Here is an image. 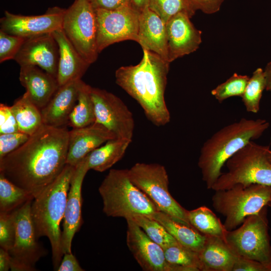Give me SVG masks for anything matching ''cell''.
<instances>
[{"mask_svg": "<svg viewBox=\"0 0 271 271\" xmlns=\"http://www.w3.org/2000/svg\"><path fill=\"white\" fill-rule=\"evenodd\" d=\"M69 130L43 124L18 149L0 159V174L34 198L66 165Z\"/></svg>", "mask_w": 271, "mask_h": 271, "instance_id": "obj_1", "label": "cell"}, {"mask_svg": "<svg viewBox=\"0 0 271 271\" xmlns=\"http://www.w3.org/2000/svg\"><path fill=\"white\" fill-rule=\"evenodd\" d=\"M170 63L157 54L143 50L139 64L120 67L115 73L116 84L138 102L148 119L157 126L171 119L165 99Z\"/></svg>", "mask_w": 271, "mask_h": 271, "instance_id": "obj_2", "label": "cell"}, {"mask_svg": "<svg viewBox=\"0 0 271 271\" xmlns=\"http://www.w3.org/2000/svg\"><path fill=\"white\" fill-rule=\"evenodd\" d=\"M269 126L265 119L242 118L221 128L203 144L198 165L207 189H211L227 161L249 142L259 138Z\"/></svg>", "mask_w": 271, "mask_h": 271, "instance_id": "obj_3", "label": "cell"}, {"mask_svg": "<svg viewBox=\"0 0 271 271\" xmlns=\"http://www.w3.org/2000/svg\"><path fill=\"white\" fill-rule=\"evenodd\" d=\"M75 167L66 164L61 174L34 198L31 204V215L37 236L38 238L42 236L48 238L51 246L53 264L56 270L64 254L60 224L63 219Z\"/></svg>", "mask_w": 271, "mask_h": 271, "instance_id": "obj_4", "label": "cell"}, {"mask_svg": "<svg viewBox=\"0 0 271 271\" xmlns=\"http://www.w3.org/2000/svg\"><path fill=\"white\" fill-rule=\"evenodd\" d=\"M103 212L126 220L139 215L152 216L155 204L130 180L128 169H111L98 188Z\"/></svg>", "mask_w": 271, "mask_h": 271, "instance_id": "obj_5", "label": "cell"}, {"mask_svg": "<svg viewBox=\"0 0 271 271\" xmlns=\"http://www.w3.org/2000/svg\"><path fill=\"white\" fill-rule=\"evenodd\" d=\"M269 146L249 142L226 162L227 172L221 174L211 189H228L237 184L247 186L260 184L271 186V163Z\"/></svg>", "mask_w": 271, "mask_h": 271, "instance_id": "obj_6", "label": "cell"}, {"mask_svg": "<svg viewBox=\"0 0 271 271\" xmlns=\"http://www.w3.org/2000/svg\"><path fill=\"white\" fill-rule=\"evenodd\" d=\"M215 191L212 197V206L225 217L224 225L230 231L241 225L247 217L258 213L267 206L271 186L237 184L228 189Z\"/></svg>", "mask_w": 271, "mask_h": 271, "instance_id": "obj_7", "label": "cell"}, {"mask_svg": "<svg viewBox=\"0 0 271 271\" xmlns=\"http://www.w3.org/2000/svg\"><path fill=\"white\" fill-rule=\"evenodd\" d=\"M266 206L247 217L240 226L227 231L225 241L238 256L260 262L271 268V245Z\"/></svg>", "mask_w": 271, "mask_h": 271, "instance_id": "obj_8", "label": "cell"}, {"mask_svg": "<svg viewBox=\"0 0 271 271\" xmlns=\"http://www.w3.org/2000/svg\"><path fill=\"white\" fill-rule=\"evenodd\" d=\"M131 181L155 204L158 210L189 224L187 210L171 195L165 167L157 163H137L128 169Z\"/></svg>", "mask_w": 271, "mask_h": 271, "instance_id": "obj_9", "label": "cell"}, {"mask_svg": "<svg viewBox=\"0 0 271 271\" xmlns=\"http://www.w3.org/2000/svg\"><path fill=\"white\" fill-rule=\"evenodd\" d=\"M62 30L66 37L90 65L96 60L97 24L95 10L89 0H75L65 10Z\"/></svg>", "mask_w": 271, "mask_h": 271, "instance_id": "obj_10", "label": "cell"}, {"mask_svg": "<svg viewBox=\"0 0 271 271\" xmlns=\"http://www.w3.org/2000/svg\"><path fill=\"white\" fill-rule=\"evenodd\" d=\"M30 200L16 209V234L14 245L9 251L12 271L35 270V264L47 253L38 241L31 215Z\"/></svg>", "mask_w": 271, "mask_h": 271, "instance_id": "obj_11", "label": "cell"}, {"mask_svg": "<svg viewBox=\"0 0 271 271\" xmlns=\"http://www.w3.org/2000/svg\"><path fill=\"white\" fill-rule=\"evenodd\" d=\"M94 10L97 19L99 53L115 43L125 40L137 42L140 13L131 5L113 10Z\"/></svg>", "mask_w": 271, "mask_h": 271, "instance_id": "obj_12", "label": "cell"}, {"mask_svg": "<svg viewBox=\"0 0 271 271\" xmlns=\"http://www.w3.org/2000/svg\"><path fill=\"white\" fill-rule=\"evenodd\" d=\"M95 122L100 123L117 138L132 141L134 128L133 115L117 96L100 88H91Z\"/></svg>", "mask_w": 271, "mask_h": 271, "instance_id": "obj_13", "label": "cell"}, {"mask_svg": "<svg viewBox=\"0 0 271 271\" xmlns=\"http://www.w3.org/2000/svg\"><path fill=\"white\" fill-rule=\"evenodd\" d=\"M65 10L54 7L38 16L16 15L5 11L0 20L1 30L25 38L52 33L62 28Z\"/></svg>", "mask_w": 271, "mask_h": 271, "instance_id": "obj_14", "label": "cell"}, {"mask_svg": "<svg viewBox=\"0 0 271 271\" xmlns=\"http://www.w3.org/2000/svg\"><path fill=\"white\" fill-rule=\"evenodd\" d=\"M87 156L75 167L68 191L61 234V245L63 254L72 252V239L75 233L79 230L83 222L81 190L85 176L89 170Z\"/></svg>", "mask_w": 271, "mask_h": 271, "instance_id": "obj_15", "label": "cell"}, {"mask_svg": "<svg viewBox=\"0 0 271 271\" xmlns=\"http://www.w3.org/2000/svg\"><path fill=\"white\" fill-rule=\"evenodd\" d=\"M126 244L143 270L172 271L163 248L151 240L132 220L126 219Z\"/></svg>", "mask_w": 271, "mask_h": 271, "instance_id": "obj_16", "label": "cell"}, {"mask_svg": "<svg viewBox=\"0 0 271 271\" xmlns=\"http://www.w3.org/2000/svg\"><path fill=\"white\" fill-rule=\"evenodd\" d=\"M14 60L20 66H37L57 78L59 47L52 33L28 38Z\"/></svg>", "mask_w": 271, "mask_h": 271, "instance_id": "obj_17", "label": "cell"}, {"mask_svg": "<svg viewBox=\"0 0 271 271\" xmlns=\"http://www.w3.org/2000/svg\"><path fill=\"white\" fill-rule=\"evenodd\" d=\"M190 18L186 13H180L166 23L169 63L196 51L202 42V32L195 27Z\"/></svg>", "mask_w": 271, "mask_h": 271, "instance_id": "obj_18", "label": "cell"}, {"mask_svg": "<svg viewBox=\"0 0 271 271\" xmlns=\"http://www.w3.org/2000/svg\"><path fill=\"white\" fill-rule=\"evenodd\" d=\"M115 138L112 132L96 122L85 127L72 128L69 131L66 164L76 167L94 150Z\"/></svg>", "mask_w": 271, "mask_h": 271, "instance_id": "obj_19", "label": "cell"}, {"mask_svg": "<svg viewBox=\"0 0 271 271\" xmlns=\"http://www.w3.org/2000/svg\"><path fill=\"white\" fill-rule=\"evenodd\" d=\"M84 83L79 79L59 86L48 103L41 110L43 124L54 127L68 124L69 116Z\"/></svg>", "mask_w": 271, "mask_h": 271, "instance_id": "obj_20", "label": "cell"}, {"mask_svg": "<svg viewBox=\"0 0 271 271\" xmlns=\"http://www.w3.org/2000/svg\"><path fill=\"white\" fill-rule=\"evenodd\" d=\"M19 80L26 89L25 94L40 110L59 87L57 78L35 65L21 66Z\"/></svg>", "mask_w": 271, "mask_h": 271, "instance_id": "obj_21", "label": "cell"}, {"mask_svg": "<svg viewBox=\"0 0 271 271\" xmlns=\"http://www.w3.org/2000/svg\"><path fill=\"white\" fill-rule=\"evenodd\" d=\"M137 42L168 61L166 23L148 7L140 14Z\"/></svg>", "mask_w": 271, "mask_h": 271, "instance_id": "obj_22", "label": "cell"}, {"mask_svg": "<svg viewBox=\"0 0 271 271\" xmlns=\"http://www.w3.org/2000/svg\"><path fill=\"white\" fill-rule=\"evenodd\" d=\"M59 47L57 81L59 86L81 79L90 65L76 50L62 29L52 33Z\"/></svg>", "mask_w": 271, "mask_h": 271, "instance_id": "obj_23", "label": "cell"}, {"mask_svg": "<svg viewBox=\"0 0 271 271\" xmlns=\"http://www.w3.org/2000/svg\"><path fill=\"white\" fill-rule=\"evenodd\" d=\"M199 256L202 271H232L237 256L225 240L213 236H207Z\"/></svg>", "mask_w": 271, "mask_h": 271, "instance_id": "obj_24", "label": "cell"}, {"mask_svg": "<svg viewBox=\"0 0 271 271\" xmlns=\"http://www.w3.org/2000/svg\"><path fill=\"white\" fill-rule=\"evenodd\" d=\"M151 217L160 222L180 244L198 252L202 249L207 236L191 225L160 211Z\"/></svg>", "mask_w": 271, "mask_h": 271, "instance_id": "obj_25", "label": "cell"}, {"mask_svg": "<svg viewBox=\"0 0 271 271\" xmlns=\"http://www.w3.org/2000/svg\"><path fill=\"white\" fill-rule=\"evenodd\" d=\"M131 140L115 138L88 155L89 169L102 172L112 167L124 156Z\"/></svg>", "mask_w": 271, "mask_h": 271, "instance_id": "obj_26", "label": "cell"}, {"mask_svg": "<svg viewBox=\"0 0 271 271\" xmlns=\"http://www.w3.org/2000/svg\"><path fill=\"white\" fill-rule=\"evenodd\" d=\"M10 107L19 131L31 136L43 124L41 110L25 93Z\"/></svg>", "mask_w": 271, "mask_h": 271, "instance_id": "obj_27", "label": "cell"}, {"mask_svg": "<svg viewBox=\"0 0 271 271\" xmlns=\"http://www.w3.org/2000/svg\"><path fill=\"white\" fill-rule=\"evenodd\" d=\"M187 219L189 224L202 234L225 240L228 230L220 219L206 206L187 210Z\"/></svg>", "mask_w": 271, "mask_h": 271, "instance_id": "obj_28", "label": "cell"}, {"mask_svg": "<svg viewBox=\"0 0 271 271\" xmlns=\"http://www.w3.org/2000/svg\"><path fill=\"white\" fill-rule=\"evenodd\" d=\"M165 258L172 271H202L199 252L178 242L163 248Z\"/></svg>", "mask_w": 271, "mask_h": 271, "instance_id": "obj_29", "label": "cell"}, {"mask_svg": "<svg viewBox=\"0 0 271 271\" xmlns=\"http://www.w3.org/2000/svg\"><path fill=\"white\" fill-rule=\"evenodd\" d=\"M91 88V86L84 83L80 90L77 101L69 118L68 125L72 128L85 127L95 122Z\"/></svg>", "mask_w": 271, "mask_h": 271, "instance_id": "obj_30", "label": "cell"}, {"mask_svg": "<svg viewBox=\"0 0 271 271\" xmlns=\"http://www.w3.org/2000/svg\"><path fill=\"white\" fill-rule=\"evenodd\" d=\"M34 197L0 174V212L14 211Z\"/></svg>", "mask_w": 271, "mask_h": 271, "instance_id": "obj_31", "label": "cell"}, {"mask_svg": "<svg viewBox=\"0 0 271 271\" xmlns=\"http://www.w3.org/2000/svg\"><path fill=\"white\" fill-rule=\"evenodd\" d=\"M266 88V79L264 70L257 68L252 73L241 96L242 101L247 112L256 113L259 109V104L263 91Z\"/></svg>", "mask_w": 271, "mask_h": 271, "instance_id": "obj_32", "label": "cell"}, {"mask_svg": "<svg viewBox=\"0 0 271 271\" xmlns=\"http://www.w3.org/2000/svg\"><path fill=\"white\" fill-rule=\"evenodd\" d=\"M129 219L137 224L151 240L163 248L177 242L165 228L151 216L139 215Z\"/></svg>", "mask_w": 271, "mask_h": 271, "instance_id": "obj_33", "label": "cell"}, {"mask_svg": "<svg viewBox=\"0 0 271 271\" xmlns=\"http://www.w3.org/2000/svg\"><path fill=\"white\" fill-rule=\"evenodd\" d=\"M148 7L165 23L180 13H186L191 18L195 13L188 0H150Z\"/></svg>", "mask_w": 271, "mask_h": 271, "instance_id": "obj_34", "label": "cell"}, {"mask_svg": "<svg viewBox=\"0 0 271 271\" xmlns=\"http://www.w3.org/2000/svg\"><path fill=\"white\" fill-rule=\"evenodd\" d=\"M249 79V77L247 75H239L235 73L226 81L212 90L211 94L219 103L231 97H241Z\"/></svg>", "mask_w": 271, "mask_h": 271, "instance_id": "obj_35", "label": "cell"}, {"mask_svg": "<svg viewBox=\"0 0 271 271\" xmlns=\"http://www.w3.org/2000/svg\"><path fill=\"white\" fill-rule=\"evenodd\" d=\"M16 210L0 212V246L9 251L13 247L16 234Z\"/></svg>", "mask_w": 271, "mask_h": 271, "instance_id": "obj_36", "label": "cell"}, {"mask_svg": "<svg viewBox=\"0 0 271 271\" xmlns=\"http://www.w3.org/2000/svg\"><path fill=\"white\" fill-rule=\"evenodd\" d=\"M26 39L0 30V62L14 59Z\"/></svg>", "mask_w": 271, "mask_h": 271, "instance_id": "obj_37", "label": "cell"}, {"mask_svg": "<svg viewBox=\"0 0 271 271\" xmlns=\"http://www.w3.org/2000/svg\"><path fill=\"white\" fill-rule=\"evenodd\" d=\"M30 136L20 131L0 134V159L23 145Z\"/></svg>", "mask_w": 271, "mask_h": 271, "instance_id": "obj_38", "label": "cell"}, {"mask_svg": "<svg viewBox=\"0 0 271 271\" xmlns=\"http://www.w3.org/2000/svg\"><path fill=\"white\" fill-rule=\"evenodd\" d=\"M19 131L17 122L11 107L0 104V134Z\"/></svg>", "mask_w": 271, "mask_h": 271, "instance_id": "obj_39", "label": "cell"}, {"mask_svg": "<svg viewBox=\"0 0 271 271\" xmlns=\"http://www.w3.org/2000/svg\"><path fill=\"white\" fill-rule=\"evenodd\" d=\"M232 271H271V268L260 262L237 255Z\"/></svg>", "mask_w": 271, "mask_h": 271, "instance_id": "obj_40", "label": "cell"}, {"mask_svg": "<svg viewBox=\"0 0 271 271\" xmlns=\"http://www.w3.org/2000/svg\"><path fill=\"white\" fill-rule=\"evenodd\" d=\"M192 9L195 12L200 10L207 14L218 12L224 0H188Z\"/></svg>", "mask_w": 271, "mask_h": 271, "instance_id": "obj_41", "label": "cell"}, {"mask_svg": "<svg viewBox=\"0 0 271 271\" xmlns=\"http://www.w3.org/2000/svg\"><path fill=\"white\" fill-rule=\"evenodd\" d=\"M89 1L94 10L103 9L106 10H113L131 5V0Z\"/></svg>", "mask_w": 271, "mask_h": 271, "instance_id": "obj_42", "label": "cell"}, {"mask_svg": "<svg viewBox=\"0 0 271 271\" xmlns=\"http://www.w3.org/2000/svg\"><path fill=\"white\" fill-rule=\"evenodd\" d=\"M57 270L58 271H84L78 260L72 252L63 254L61 261Z\"/></svg>", "mask_w": 271, "mask_h": 271, "instance_id": "obj_43", "label": "cell"}, {"mask_svg": "<svg viewBox=\"0 0 271 271\" xmlns=\"http://www.w3.org/2000/svg\"><path fill=\"white\" fill-rule=\"evenodd\" d=\"M11 257L8 250L0 249V270L8 271L11 269Z\"/></svg>", "mask_w": 271, "mask_h": 271, "instance_id": "obj_44", "label": "cell"}, {"mask_svg": "<svg viewBox=\"0 0 271 271\" xmlns=\"http://www.w3.org/2000/svg\"><path fill=\"white\" fill-rule=\"evenodd\" d=\"M150 0H131V5L136 10L141 13L148 7Z\"/></svg>", "mask_w": 271, "mask_h": 271, "instance_id": "obj_45", "label": "cell"}, {"mask_svg": "<svg viewBox=\"0 0 271 271\" xmlns=\"http://www.w3.org/2000/svg\"><path fill=\"white\" fill-rule=\"evenodd\" d=\"M264 72L266 79L265 90L271 91V61L266 65Z\"/></svg>", "mask_w": 271, "mask_h": 271, "instance_id": "obj_46", "label": "cell"}, {"mask_svg": "<svg viewBox=\"0 0 271 271\" xmlns=\"http://www.w3.org/2000/svg\"><path fill=\"white\" fill-rule=\"evenodd\" d=\"M267 157L269 161L271 163V150L270 149H269V150L268 151V152L267 154Z\"/></svg>", "mask_w": 271, "mask_h": 271, "instance_id": "obj_47", "label": "cell"}, {"mask_svg": "<svg viewBox=\"0 0 271 271\" xmlns=\"http://www.w3.org/2000/svg\"><path fill=\"white\" fill-rule=\"evenodd\" d=\"M267 206H268L269 207H271V196H270V200L269 201H268L267 204Z\"/></svg>", "mask_w": 271, "mask_h": 271, "instance_id": "obj_48", "label": "cell"}]
</instances>
